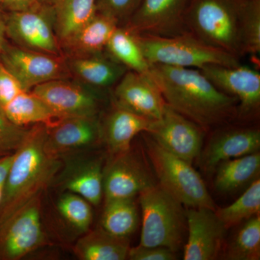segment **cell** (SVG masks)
<instances>
[{"mask_svg": "<svg viewBox=\"0 0 260 260\" xmlns=\"http://www.w3.org/2000/svg\"><path fill=\"white\" fill-rule=\"evenodd\" d=\"M149 75L166 104L205 131L237 118V99L220 91L200 70L151 64Z\"/></svg>", "mask_w": 260, "mask_h": 260, "instance_id": "6da1fadb", "label": "cell"}, {"mask_svg": "<svg viewBox=\"0 0 260 260\" xmlns=\"http://www.w3.org/2000/svg\"><path fill=\"white\" fill-rule=\"evenodd\" d=\"M47 126L36 124L14 153L0 202V225L17 210L42 194L60 167L59 158L46 148Z\"/></svg>", "mask_w": 260, "mask_h": 260, "instance_id": "7a4b0ae2", "label": "cell"}, {"mask_svg": "<svg viewBox=\"0 0 260 260\" xmlns=\"http://www.w3.org/2000/svg\"><path fill=\"white\" fill-rule=\"evenodd\" d=\"M249 1L189 0L186 13L188 32L241 60L243 19Z\"/></svg>", "mask_w": 260, "mask_h": 260, "instance_id": "3957f363", "label": "cell"}, {"mask_svg": "<svg viewBox=\"0 0 260 260\" xmlns=\"http://www.w3.org/2000/svg\"><path fill=\"white\" fill-rule=\"evenodd\" d=\"M135 37L150 65L200 70L210 64L232 67L241 64L240 59L205 44L189 32L170 37L150 35Z\"/></svg>", "mask_w": 260, "mask_h": 260, "instance_id": "277c9868", "label": "cell"}, {"mask_svg": "<svg viewBox=\"0 0 260 260\" xmlns=\"http://www.w3.org/2000/svg\"><path fill=\"white\" fill-rule=\"evenodd\" d=\"M139 194L143 211L139 245L162 246L177 252L185 234L182 205L160 184L149 186Z\"/></svg>", "mask_w": 260, "mask_h": 260, "instance_id": "5b68a950", "label": "cell"}, {"mask_svg": "<svg viewBox=\"0 0 260 260\" xmlns=\"http://www.w3.org/2000/svg\"><path fill=\"white\" fill-rule=\"evenodd\" d=\"M146 146L159 184L166 191L189 208L215 210L204 181L191 164L169 153L150 137L146 138Z\"/></svg>", "mask_w": 260, "mask_h": 260, "instance_id": "8992f818", "label": "cell"}, {"mask_svg": "<svg viewBox=\"0 0 260 260\" xmlns=\"http://www.w3.org/2000/svg\"><path fill=\"white\" fill-rule=\"evenodd\" d=\"M41 195L38 194L0 225V260H19L46 244Z\"/></svg>", "mask_w": 260, "mask_h": 260, "instance_id": "52a82bcc", "label": "cell"}, {"mask_svg": "<svg viewBox=\"0 0 260 260\" xmlns=\"http://www.w3.org/2000/svg\"><path fill=\"white\" fill-rule=\"evenodd\" d=\"M6 34L20 47L59 56L52 5L39 3L23 11L12 12L5 20Z\"/></svg>", "mask_w": 260, "mask_h": 260, "instance_id": "ba28073f", "label": "cell"}, {"mask_svg": "<svg viewBox=\"0 0 260 260\" xmlns=\"http://www.w3.org/2000/svg\"><path fill=\"white\" fill-rule=\"evenodd\" d=\"M220 91L235 98L241 119L256 116L260 107V73L239 64L237 66L210 64L200 70Z\"/></svg>", "mask_w": 260, "mask_h": 260, "instance_id": "9c48e42d", "label": "cell"}, {"mask_svg": "<svg viewBox=\"0 0 260 260\" xmlns=\"http://www.w3.org/2000/svg\"><path fill=\"white\" fill-rule=\"evenodd\" d=\"M204 131L167 104L161 118L153 121L146 133L169 153L192 164L201 153Z\"/></svg>", "mask_w": 260, "mask_h": 260, "instance_id": "30bf717a", "label": "cell"}, {"mask_svg": "<svg viewBox=\"0 0 260 260\" xmlns=\"http://www.w3.org/2000/svg\"><path fill=\"white\" fill-rule=\"evenodd\" d=\"M189 0H142L125 25L135 35L170 37L188 32L186 13Z\"/></svg>", "mask_w": 260, "mask_h": 260, "instance_id": "8fae6325", "label": "cell"}, {"mask_svg": "<svg viewBox=\"0 0 260 260\" xmlns=\"http://www.w3.org/2000/svg\"><path fill=\"white\" fill-rule=\"evenodd\" d=\"M0 58L27 92L51 80L64 79L68 73L59 56L22 47L5 45Z\"/></svg>", "mask_w": 260, "mask_h": 260, "instance_id": "7c38bea8", "label": "cell"}, {"mask_svg": "<svg viewBox=\"0 0 260 260\" xmlns=\"http://www.w3.org/2000/svg\"><path fill=\"white\" fill-rule=\"evenodd\" d=\"M215 210L189 208L185 212L188 237L184 247V260L216 259L226 229Z\"/></svg>", "mask_w": 260, "mask_h": 260, "instance_id": "4fadbf2b", "label": "cell"}, {"mask_svg": "<svg viewBox=\"0 0 260 260\" xmlns=\"http://www.w3.org/2000/svg\"><path fill=\"white\" fill-rule=\"evenodd\" d=\"M153 184L155 183L146 167L129 150L114 155L104 170L103 189L105 201L135 198Z\"/></svg>", "mask_w": 260, "mask_h": 260, "instance_id": "5bb4252c", "label": "cell"}, {"mask_svg": "<svg viewBox=\"0 0 260 260\" xmlns=\"http://www.w3.org/2000/svg\"><path fill=\"white\" fill-rule=\"evenodd\" d=\"M116 105L150 120H158L165 110V100L160 89L149 74L127 70L116 84Z\"/></svg>", "mask_w": 260, "mask_h": 260, "instance_id": "9a60e30c", "label": "cell"}, {"mask_svg": "<svg viewBox=\"0 0 260 260\" xmlns=\"http://www.w3.org/2000/svg\"><path fill=\"white\" fill-rule=\"evenodd\" d=\"M31 93L42 99L59 119L95 116L99 109V101L93 92L64 79L41 84Z\"/></svg>", "mask_w": 260, "mask_h": 260, "instance_id": "2e32d148", "label": "cell"}, {"mask_svg": "<svg viewBox=\"0 0 260 260\" xmlns=\"http://www.w3.org/2000/svg\"><path fill=\"white\" fill-rule=\"evenodd\" d=\"M102 135L95 116L64 118L47 126L46 148L53 156L61 155L93 145Z\"/></svg>", "mask_w": 260, "mask_h": 260, "instance_id": "e0dca14e", "label": "cell"}, {"mask_svg": "<svg viewBox=\"0 0 260 260\" xmlns=\"http://www.w3.org/2000/svg\"><path fill=\"white\" fill-rule=\"evenodd\" d=\"M260 131L254 127H237L220 132L212 138L202 157L207 170L229 159L259 152Z\"/></svg>", "mask_w": 260, "mask_h": 260, "instance_id": "ac0fdd59", "label": "cell"}, {"mask_svg": "<svg viewBox=\"0 0 260 260\" xmlns=\"http://www.w3.org/2000/svg\"><path fill=\"white\" fill-rule=\"evenodd\" d=\"M153 120L116 105L108 115L102 134L113 155L130 150L131 143L137 135L148 133Z\"/></svg>", "mask_w": 260, "mask_h": 260, "instance_id": "d6986e66", "label": "cell"}, {"mask_svg": "<svg viewBox=\"0 0 260 260\" xmlns=\"http://www.w3.org/2000/svg\"><path fill=\"white\" fill-rule=\"evenodd\" d=\"M118 26L119 23L115 19L97 12L93 18L62 44L75 56L99 54L106 49Z\"/></svg>", "mask_w": 260, "mask_h": 260, "instance_id": "ffe728a7", "label": "cell"}, {"mask_svg": "<svg viewBox=\"0 0 260 260\" xmlns=\"http://www.w3.org/2000/svg\"><path fill=\"white\" fill-rule=\"evenodd\" d=\"M72 71L85 83L95 88H107L116 85L127 68L109 54L75 56L70 61Z\"/></svg>", "mask_w": 260, "mask_h": 260, "instance_id": "44dd1931", "label": "cell"}, {"mask_svg": "<svg viewBox=\"0 0 260 260\" xmlns=\"http://www.w3.org/2000/svg\"><path fill=\"white\" fill-rule=\"evenodd\" d=\"M129 249V238L116 237L101 227L80 238L74 253L81 260H124Z\"/></svg>", "mask_w": 260, "mask_h": 260, "instance_id": "7402d4cb", "label": "cell"}, {"mask_svg": "<svg viewBox=\"0 0 260 260\" xmlns=\"http://www.w3.org/2000/svg\"><path fill=\"white\" fill-rule=\"evenodd\" d=\"M54 30L61 43L70 39L97 13L96 0H54Z\"/></svg>", "mask_w": 260, "mask_h": 260, "instance_id": "603a6c76", "label": "cell"}, {"mask_svg": "<svg viewBox=\"0 0 260 260\" xmlns=\"http://www.w3.org/2000/svg\"><path fill=\"white\" fill-rule=\"evenodd\" d=\"M0 112L15 125L44 124L50 126L59 120L42 99L30 91L19 94Z\"/></svg>", "mask_w": 260, "mask_h": 260, "instance_id": "cb8c5ba5", "label": "cell"}, {"mask_svg": "<svg viewBox=\"0 0 260 260\" xmlns=\"http://www.w3.org/2000/svg\"><path fill=\"white\" fill-rule=\"evenodd\" d=\"M259 172V152L224 160L218 165L215 188L222 192L237 190L258 179Z\"/></svg>", "mask_w": 260, "mask_h": 260, "instance_id": "d4e9b609", "label": "cell"}, {"mask_svg": "<svg viewBox=\"0 0 260 260\" xmlns=\"http://www.w3.org/2000/svg\"><path fill=\"white\" fill-rule=\"evenodd\" d=\"M107 54L128 70L149 74L150 64L147 61L136 37L124 26H118L106 47Z\"/></svg>", "mask_w": 260, "mask_h": 260, "instance_id": "484cf974", "label": "cell"}, {"mask_svg": "<svg viewBox=\"0 0 260 260\" xmlns=\"http://www.w3.org/2000/svg\"><path fill=\"white\" fill-rule=\"evenodd\" d=\"M104 170L102 162L93 160L75 169L64 181L65 189L81 196L90 205H97L102 201Z\"/></svg>", "mask_w": 260, "mask_h": 260, "instance_id": "4316f807", "label": "cell"}, {"mask_svg": "<svg viewBox=\"0 0 260 260\" xmlns=\"http://www.w3.org/2000/svg\"><path fill=\"white\" fill-rule=\"evenodd\" d=\"M139 216L134 198L105 201L102 228L112 235L129 238L138 227Z\"/></svg>", "mask_w": 260, "mask_h": 260, "instance_id": "83f0119b", "label": "cell"}, {"mask_svg": "<svg viewBox=\"0 0 260 260\" xmlns=\"http://www.w3.org/2000/svg\"><path fill=\"white\" fill-rule=\"evenodd\" d=\"M260 180L259 178L249 184L246 190L234 203L225 208L215 209L217 216L225 229L237 225L244 220L259 215Z\"/></svg>", "mask_w": 260, "mask_h": 260, "instance_id": "f1b7e54d", "label": "cell"}, {"mask_svg": "<svg viewBox=\"0 0 260 260\" xmlns=\"http://www.w3.org/2000/svg\"><path fill=\"white\" fill-rule=\"evenodd\" d=\"M226 257L231 260L260 259V217L246 220L231 243Z\"/></svg>", "mask_w": 260, "mask_h": 260, "instance_id": "f546056e", "label": "cell"}, {"mask_svg": "<svg viewBox=\"0 0 260 260\" xmlns=\"http://www.w3.org/2000/svg\"><path fill=\"white\" fill-rule=\"evenodd\" d=\"M57 208L61 216L75 229L81 232H88L93 220V212L86 200L69 191L61 197Z\"/></svg>", "mask_w": 260, "mask_h": 260, "instance_id": "4dcf8cb0", "label": "cell"}, {"mask_svg": "<svg viewBox=\"0 0 260 260\" xmlns=\"http://www.w3.org/2000/svg\"><path fill=\"white\" fill-rule=\"evenodd\" d=\"M243 56H257L260 53V0H249L243 19Z\"/></svg>", "mask_w": 260, "mask_h": 260, "instance_id": "1f68e13d", "label": "cell"}, {"mask_svg": "<svg viewBox=\"0 0 260 260\" xmlns=\"http://www.w3.org/2000/svg\"><path fill=\"white\" fill-rule=\"evenodd\" d=\"M28 133V129L15 125L0 112V158L14 153Z\"/></svg>", "mask_w": 260, "mask_h": 260, "instance_id": "d6a6232c", "label": "cell"}, {"mask_svg": "<svg viewBox=\"0 0 260 260\" xmlns=\"http://www.w3.org/2000/svg\"><path fill=\"white\" fill-rule=\"evenodd\" d=\"M142 0H96L97 12L112 17L119 26L126 22L138 9Z\"/></svg>", "mask_w": 260, "mask_h": 260, "instance_id": "836d02e7", "label": "cell"}, {"mask_svg": "<svg viewBox=\"0 0 260 260\" xmlns=\"http://www.w3.org/2000/svg\"><path fill=\"white\" fill-rule=\"evenodd\" d=\"M24 91L14 75L0 62V110Z\"/></svg>", "mask_w": 260, "mask_h": 260, "instance_id": "e575fe53", "label": "cell"}, {"mask_svg": "<svg viewBox=\"0 0 260 260\" xmlns=\"http://www.w3.org/2000/svg\"><path fill=\"white\" fill-rule=\"evenodd\" d=\"M128 258L131 260H174L175 252L162 246L138 245L130 248Z\"/></svg>", "mask_w": 260, "mask_h": 260, "instance_id": "d590c367", "label": "cell"}, {"mask_svg": "<svg viewBox=\"0 0 260 260\" xmlns=\"http://www.w3.org/2000/svg\"><path fill=\"white\" fill-rule=\"evenodd\" d=\"M38 0H0V4L4 5L11 12L23 11L34 8L39 4Z\"/></svg>", "mask_w": 260, "mask_h": 260, "instance_id": "8d00e7d4", "label": "cell"}, {"mask_svg": "<svg viewBox=\"0 0 260 260\" xmlns=\"http://www.w3.org/2000/svg\"><path fill=\"white\" fill-rule=\"evenodd\" d=\"M13 156H14V153L0 158V202L4 193L5 182H6L10 165L13 161Z\"/></svg>", "mask_w": 260, "mask_h": 260, "instance_id": "74e56055", "label": "cell"}, {"mask_svg": "<svg viewBox=\"0 0 260 260\" xmlns=\"http://www.w3.org/2000/svg\"><path fill=\"white\" fill-rule=\"evenodd\" d=\"M6 34V29H5V20L2 17L0 13V57H1L2 52H3V47L5 46V35Z\"/></svg>", "mask_w": 260, "mask_h": 260, "instance_id": "f35d334b", "label": "cell"}, {"mask_svg": "<svg viewBox=\"0 0 260 260\" xmlns=\"http://www.w3.org/2000/svg\"><path fill=\"white\" fill-rule=\"evenodd\" d=\"M38 1L40 3H43V4L53 5L54 0H38Z\"/></svg>", "mask_w": 260, "mask_h": 260, "instance_id": "ab89813d", "label": "cell"}]
</instances>
